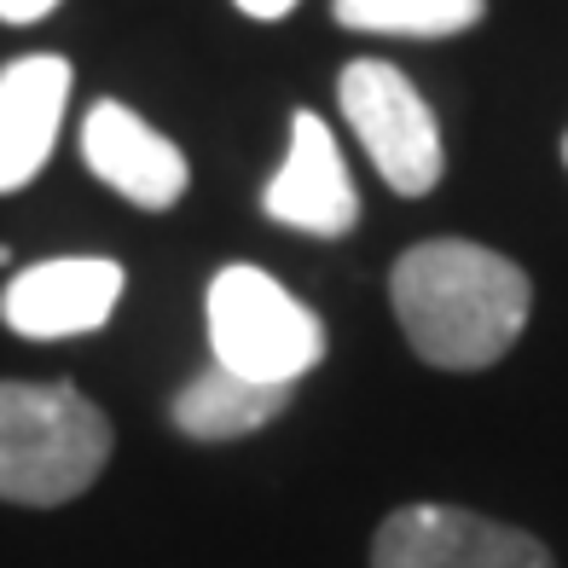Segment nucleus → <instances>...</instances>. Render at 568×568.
Here are the masks:
<instances>
[{
	"mask_svg": "<svg viewBox=\"0 0 568 568\" xmlns=\"http://www.w3.org/2000/svg\"><path fill=\"white\" fill-rule=\"evenodd\" d=\"M389 302L400 314L406 343L435 372H481L510 354L534 314V284L510 255L470 244V239H429L412 244L395 278Z\"/></svg>",
	"mask_w": 568,
	"mask_h": 568,
	"instance_id": "1",
	"label": "nucleus"
},
{
	"mask_svg": "<svg viewBox=\"0 0 568 568\" xmlns=\"http://www.w3.org/2000/svg\"><path fill=\"white\" fill-rule=\"evenodd\" d=\"M111 464V418L75 383H0V499H82Z\"/></svg>",
	"mask_w": 568,
	"mask_h": 568,
	"instance_id": "2",
	"label": "nucleus"
},
{
	"mask_svg": "<svg viewBox=\"0 0 568 568\" xmlns=\"http://www.w3.org/2000/svg\"><path fill=\"white\" fill-rule=\"evenodd\" d=\"M203 320H210V348L215 366L296 389L325 359V325L307 302H296L267 267L232 262L210 278L203 296Z\"/></svg>",
	"mask_w": 568,
	"mask_h": 568,
	"instance_id": "3",
	"label": "nucleus"
},
{
	"mask_svg": "<svg viewBox=\"0 0 568 568\" xmlns=\"http://www.w3.org/2000/svg\"><path fill=\"white\" fill-rule=\"evenodd\" d=\"M337 105H343L348 128L359 134V145H366V158L377 163L389 192L424 197L442 186V169H447L442 128H435V111L424 105V93L395 64H383V59L343 64Z\"/></svg>",
	"mask_w": 568,
	"mask_h": 568,
	"instance_id": "4",
	"label": "nucleus"
},
{
	"mask_svg": "<svg viewBox=\"0 0 568 568\" xmlns=\"http://www.w3.org/2000/svg\"><path fill=\"white\" fill-rule=\"evenodd\" d=\"M372 568H557L534 534L464 505H400L372 534Z\"/></svg>",
	"mask_w": 568,
	"mask_h": 568,
	"instance_id": "5",
	"label": "nucleus"
},
{
	"mask_svg": "<svg viewBox=\"0 0 568 568\" xmlns=\"http://www.w3.org/2000/svg\"><path fill=\"white\" fill-rule=\"evenodd\" d=\"M122 302V262L111 255H53V262L23 267L0 291V320L12 337L59 343L99 331Z\"/></svg>",
	"mask_w": 568,
	"mask_h": 568,
	"instance_id": "6",
	"label": "nucleus"
},
{
	"mask_svg": "<svg viewBox=\"0 0 568 568\" xmlns=\"http://www.w3.org/2000/svg\"><path fill=\"white\" fill-rule=\"evenodd\" d=\"M262 210L278 226L314 232V239H348L354 232V221H359L354 180L337 151V134L314 111L291 116V145H284V163L262 192Z\"/></svg>",
	"mask_w": 568,
	"mask_h": 568,
	"instance_id": "7",
	"label": "nucleus"
},
{
	"mask_svg": "<svg viewBox=\"0 0 568 568\" xmlns=\"http://www.w3.org/2000/svg\"><path fill=\"white\" fill-rule=\"evenodd\" d=\"M82 158L93 169L99 186H111L116 197H128L134 210H174L186 197V151L174 140H163L140 111L99 99L82 122Z\"/></svg>",
	"mask_w": 568,
	"mask_h": 568,
	"instance_id": "8",
	"label": "nucleus"
},
{
	"mask_svg": "<svg viewBox=\"0 0 568 568\" xmlns=\"http://www.w3.org/2000/svg\"><path fill=\"white\" fill-rule=\"evenodd\" d=\"M75 70L59 53H23L0 64V192H23L47 169L64 128Z\"/></svg>",
	"mask_w": 568,
	"mask_h": 568,
	"instance_id": "9",
	"label": "nucleus"
},
{
	"mask_svg": "<svg viewBox=\"0 0 568 568\" xmlns=\"http://www.w3.org/2000/svg\"><path fill=\"white\" fill-rule=\"evenodd\" d=\"M284 406H291V389H278V383H255L226 366H203L174 395L169 418L192 442H239V435H255L262 424H273Z\"/></svg>",
	"mask_w": 568,
	"mask_h": 568,
	"instance_id": "10",
	"label": "nucleus"
},
{
	"mask_svg": "<svg viewBox=\"0 0 568 568\" xmlns=\"http://www.w3.org/2000/svg\"><path fill=\"white\" fill-rule=\"evenodd\" d=\"M487 0H331V18L359 36H406V41H435V36H464L481 23Z\"/></svg>",
	"mask_w": 568,
	"mask_h": 568,
	"instance_id": "11",
	"label": "nucleus"
},
{
	"mask_svg": "<svg viewBox=\"0 0 568 568\" xmlns=\"http://www.w3.org/2000/svg\"><path fill=\"white\" fill-rule=\"evenodd\" d=\"M64 0H0V23H41L47 12H59Z\"/></svg>",
	"mask_w": 568,
	"mask_h": 568,
	"instance_id": "12",
	"label": "nucleus"
},
{
	"mask_svg": "<svg viewBox=\"0 0 568 568\" xmlns=\"http://www.w3.org/2000/svg\"><path fill=\"white\" fill-rule=\"evenodd\" d=\"M244 18H262V23H273V18H284V12H296L302 0H232Z\"/></svg>",
	"mask_w": 568,
	"mask_h": 568,
	"instance_id": "13",
	"label": "nucleus"
},
{
	"mask_svg": "<svg viewBox=\"0 0 568 568\" xmlns=\"http://www.w3.org/2000/svg\"><path fill=\"white\" fill-rule=\"evenodd\" d=\"M562 163H568V140H562Z\"/></svg>",
	"mask_w": 568,
	"mask_h": 568,
	"instance_id": "14",
	"label": "nucleus"
}]
</instances>
